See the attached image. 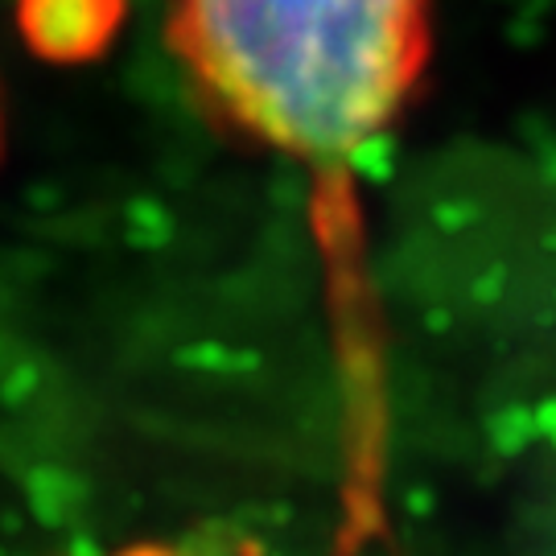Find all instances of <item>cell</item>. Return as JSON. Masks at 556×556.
Returning a JSON list of instances; mask_svg holds the SVG:
<instances>
[{
	"label": "cell",
	"mask_w": 556,
	"mask_h": 556,
	"mask_svg": "<svg viewBox=\"0 0 556 556\" xmlns=\"http://www.w3.org/2000/svg\"><path fill=\"white\" fill-rule=\"evenodd\" d=\"M429 13L433 0H174L169 41L227 128L342 165L417 91Z\"/></svg>",
	"instance_id": "obj_1"
},
{
	"label": "cell",
	"mask_w": 556,
	"mask_h": 556,
	"mask_svg": "<svg viewBox=\"0 0 556 556\" xmlns=\"http://www.w3.org/2000/svg\"><path fill=\"white\" fill-rule=\"evenodd\" d=\"M0 149H4V124H0Z\"/></svg>",
	"instance_id": "obj_2"
}]
</instances>
